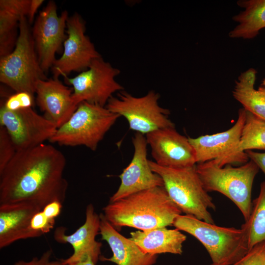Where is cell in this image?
Returning a JSON list of instances; mask_svg holds the SVG:
<instances>
[{"mask_svg":"<svg viewBox=\"0 0 265 265\" xmlns=\"http://www.w3.org/2000/svg\"><path fill=\"white\" fill-rule=\"evenodd\" d=\"M66 164L65 156L51 144L17 151L0 172V204L29 203L43 210L54 201L63 204Z\"/></svg>","mask_w":265,"mask_h":265,"instance_id":"cell-1","label":"cell"},{"mask_svg":"<svg viewBox=\"0 0 265 265\" xmlns=\"http://www.w3.org/2000/svg\"><path fill=\"white\" fill-rule=\"evenodd\" d=\"M103 211L105 218L117 230L129 227L145 231L173 225L175 218L182 213L164 186L109 202Z\"/></svg>","mask_w":265,"mask_h":265,"instance_id":"cell-2","label":"cell"},{"mask_svg":"<svg viewBox=\"0 0 265 265\" xmlns=\"http://www.w3.org/2000/svg\"><path fill=\"white\" fill-rule=\"evenodd\" d=\"M173 225L191 235L203 245L212 260L211 265H231L250 250L241 228L221 227L188 214L178 215Z\"/></svg>","mask_w":265,"mask_h":265,"instance_id":"cell-3","label":"cell"},{"mask_svg":"<svg viewBox=\"0 0 265 265\" xmlns=\"http://www.w3.org/2000/svg\"><path fill=\"white\" fill-rule=\"evenodd\" d=\"M151 168L159 175L172 201L185 214L214 223L209 209L215 210L212 198L204 189L195 166L173 168L149 160Z\"/></svg>","mask_w":265,"mask_h":265,"instance_id":"cell-4","label":"cell"},{"mask_svg":"<svg viewBox=\"0 0 265 265\" xmlns=\"http://www.w3.org/2000/svg\"><path fill=\"white\" fill-rule=\"evenodd\" d=\"M204 189L218 192L231 200L241 212L245 221L250 215L252 188L259 168L250 160L242 165L219 167L212 160L196 165Z\"/></svg>","mask_w":265,"mask_h":265,"instance_id":"cell-5","label":"cell"},{"mask_svg":"<svg viewBox=\"0 0 265 265\" xmlns=\"http://www.w3.org/2000/svg\"><path fill=\"white\" fill-rule=\"evenodd\" d=\"M27 17L21 18L16 46L0 57V81L15 92L35 94V85L47 77L40 65Z\"/></svg>","mask_w":265,"mask_h":265,"instance_id":"cell-6","label":"cell"},{"mask_svg":"<svg viewBox=\"0 0 265 265\" xmlns=\"http://www.w3.org/2000/svg\"><path fill=\"white\" fill-rule=\"evenodd\" d=\"M120 117L106 106L81 102L68 121L57 128L49 141L62 146H84L95 151Z\"/></svg>","mask_w":265,"mask_h":265,"instance_id":"cell-7","label":"cell"},{"mask_svg":"<svg viewBox=\"0 0 265 265\" xmlns=\"http://www.w3.org/2000/svg\"><path fill=\"white\" fill-rule=\"evenodd\" d=\"M159 95L150 91L142 97H135L121 91L112 97L106 107L111 112L123 116L130 129L146 134L160 129L175 128L168 118L169 111L159 105Z\"/></svg>","mask_w":265,"mask_h":265,"instance_id":"cell-8","label":"cell"},{"mask_svg":"<svg viewBox=\"0 0 265 265\" xmlns=\"http://www.w3.org/2000/svg\"><path fill=\"white\" fill-rule=\"evenodd\" d=\"M120 70L100 57L94 59L89 67L73 78L65 77L73 86V99L78 106L82 102L106 106L115 92L123 91L115 78Z\"/></svg>","mask_w":265,"mask_h":265,"instance_id":"cell-9","label":"cell"},{"mask_svg":"<svg viewBox=\"0 0 265 265\" xmlns=\"http://www.w3.org/2000/svg\"><path fill=\"white\" fill-rule=\"evenodd\" d=\"M0 126L7 131L17 151L49 141L57 129L53 122L31 107L11 111L2 105L0 108Z\"/></svg>","mask_w":265,"mask_h":265,"instance_id":"cell-10","label":"cell"},{"mask_svg":"<svg viewBox=\"0 0 265 265\" xmlns=\"http://www.w3.org/2000/svg\"><path fill=\"white\" fill-rule=\"evenodd\" d=\"M66 28L67 37L63 43L62 55L51 68L54 78L67 77L73 71L82 72L94 59L101 57L85 35V23L79 14L68 17Z\"/></svg>","mask_w":265,"mask_h":265,"instance_id":"cell-11","label":"cell"},{"mask_svg":"<svg viewBox=\"0 0 265 265\" xmlns=\"http://www.w3.org/2000/svg\"><path fill=\"white\" fill-rule=\"evenodd\" d=\"M68 17L66 10L59 16L55 3L50 0L34 22L32 37L40 65L45 73L52 67L56 59L55 53L67 37L65 29Z\"/></svg>","mask_w":265,"mask_h":265,"instance_id":"cell-12","label":"cell"},{"mask_svg":"<svg viewBox=\"0 0 265 265\" xmlns=\"http://www.w3.org/2000/svg\"><path fill=\"white\" fill-rule=\"evenodd\" d=\"M245 114L246 110L240 108L236 122L226 131L197 138H188L195 151L197 164L212 160L218 166L223 167L233 163H245L236 154Z\"/></svg>","mask_w":265,"mask_h":265,"instance_id":"cell-13","label":"cell"},{"mask_svg":"<svg viewBox=\"0 0 265 265\" xmlns=\"http://www.w3.org/2000/svg\"><path fill=\"white\" fill-rule=\"evenodd\" d=\"M134 153L131 161L119 176L120 185L110 197L113 202L132 194L157 186H164L161 177L155 173L147 158L146 136L136 132L132 138Z\"/></svg>","mask_w":265,"mask_h":265,"instance_id":"cell-14","label":"cell"},{"mask_svg":"<svg viewBox=\"0 0 265 265\" xmlns=\"http://www.w3.org/2000/svg\"><path fill=\"white\" fill-rule=\"evenodd\" d=\"M155 162L161 166L182 168L196 165L195 151L188 138L175 128L158 129L146 134Z\"/></svg>","mask_w":265,"mask_h":265,"instance_id":"cell-15","label":"cell"},{"mask_svg":"<svg viewBox=\"0 0 265 265\" xmlns=\"http://www.w3.org/2000/svg\"><path fill=\"white\" fill-rule=\"evenodd\" d=\"M100 218L95 212L92 204L86 209L85 221L74 233L65 234L64 227H58L54 233L55 240L61 243H69L73 253L69 258L62 260L65 265H71L90 257L96 265L101 254L102 243L96 240L100 231Z\"/></svg>","mask_w":265,"mask_h":265,"instance_id":"cell-16","label":"cell"},{"mask_svg":"<svg viewBox=\"0 0 265 265\" xmlns=\"http://www.w3.org/2000/svg\"><path fill=\"white\" fill-rule=\"evenodd\" d=\"M36 103L44 116L59 128L72 115L78 105L72 97V90L58 78L39 80L35 85Z\"/></svg>","mask_w":265,"mask_h":265,"instance_id":"cell-17","label":"cell"},{"mask_svg":"<svg viewBox=\"0 0 265 265\" xmlns=\"http://www.w3.org/2000/svg\"><path fill=\"white\" fill-rule=\"evenodd\" d=\"M42 211L29 203L0 204V248L19 240L41 236L30 225L33 216Z\"/></svg>","mask_w":265,"mask_h":265,"instance_id":"cell-18","label":"cell"},{"mask_svg":"<svg viewBox=\"0 0 265 265\" xmlns=\"http://www.w3.org/2000/svg\"><path fill=\"white\" fill-rule=\"evenodd\" d=\"M99 233L102 239L109 245L112 256L110 258L102 257L103 261L114 263L117 265H154L158 255L144 253L130 238L120 234L105 218L103 213L100 214Z\"/></svg>","mask_w":265,"mask_h":265,"instance_id":"cell-19","label":"cell"},{"mask_svg":"<svg viewBox=\"0 0 265 265\" xmlns=\"http://www.w3.org/2000/svg\"><path fill=\"white\" fill-rule=\"evenodd\" d=\"M133 241L145 253L158 255L162 253L181 255L183 244L186 237L176 228L162 227L145 231L138 230L130 233Z\"/></svg>","mask_w":265,"mask_h":265,"instance_id":"cell-20","label":"cell"},{"mask_svg":"<svg viewBox=\"0 0 265 265\" xmlns=\"http://www.w3.org/2000/svg\"><path fill=\"white\" fill-rule=\"evenodd\" d=\"M30 0H0V57L14 50L22 17H27Z\"/></svg>","mask_w":265,"mask_h":265,"instance_id":"cell-21","label":"cell"},{"mask_svg":"<svg viewBox=\"0 0 265 265\" xmlns=\"http://www.w3.org/2000/svg\"><path fill=\"white\" fill-rule=\"evenodd\" d=\"M243 10L233 17L237 26L229 32L232 38L250 39L265 28V0H239Z\"/></svg>","mask_w":265,"mask_h":265,"instance_id":"cell-22","label":"cell"},{"mask_svg":"<svg viewBox=\"0 0 265 265\" xmlns=\"http://www.w3.org/2000/svg\"><path fill=\"white\" fill-rule=\"evenodd\" d=\"M256 74L253 68L241 73L235 81L232 93L244 109L265 121V95L254 88Z\"/></svg>","mask_w":265,"mask_h":265,"instance_id":"cell-23","label":"cell"},{"mask_svg":"<svg viewBox=\"0 0 265 265\" xmlns=\"http://www.w3.org/2000/svg\"><path fill=\"white\" fill-rule=\"evenodd\" d=\"M252 149H265V121L246 110L245 122L236 154L247 162L249 159L245 151Z\"/></svg>","mask_w":265,"mask_h":265,"instance_id":"cell-24","label":"cell"},{"mask_svg":"<svg viewBox=\"0 0 265 265\" xmlns=\"http://www.w3.org/2000/svg\"><path fill=\"white\" fill-rule=\"evenodd\" d=\"M241 228L245 233L249 249L265 241V181L262 183L259 194L252 202L248 219Z\"/></svg>","mask_w":265,"mask_h":265,"instance_id":"cell-25","label":"cell"},{"mask_svg":"<svg viewBox=\"0 0 265 265\" xmlns=\"http://www.w3.org/2000/svg\"><path fill=\"white\" fill-rule=\"evenodd\" d=\"M17 151L6 129L0 126V172L12 159Z\"/></svg>","mask_w":265,"mask_h":265,"instance_id":"cell-26","label":"cell"},{"mask_svg":"<svg viewBox=\"0 0 265 265\" xmlns=\"http://www.w3.org/2000/svg\"><path fill=\"white\" fill-rule=\"evenodd\" d=\"M33 105L34 95L26 92H15L2 103L5 108L11 111L31 107Z\"/></svg>","mask_w":265,"mask_h":265,"instance_id":"cell-27","label":"cell"},{"mask_svg":"<svg viewBox=\"0 0 265 265\" xmlns=\"http://www.w3.org/2000/svg\"><path fill=\"white\" fill-rule=\"evenodd\" d=\"M231 265H265V241L256 244L241 259Z\"/></svg>","mask_w":265,"mask_h":265,"instance_id":"cell-28","label":"cell"},{"mask_svg":"<svg viewBox=\"0 0 265 265\" xmlns=\"http://www.w3.org/2000/svg\"><path fill=\"white\" fill-rule=\"evenodd\" d=\"M55 219L48 217L40 211L36 213L31 221V228L41 236L49 232L54 227Z\"/></svg>","mask_w":265,"mask_h":265,"instance_id":"cell-29","label":"cell"},{"mask_svg":"<svg viewBox=\"0 0 265 265\" xmlns=\"http://www.w3.org/2000/svg\"><path fill=\"white\" fill-rule=\"evenodd\" d=\"M52 254V250L49 249L39 257H33L29 261L19 260L16 262L13 265H65L62 260H51Z\"/></svg>","mask_w":265,"mask_h":265,"instance_id":"cell-30","label":"cell"},{"mask_svg":"<svg viewBox=\"0 0 265 265\" xmlns=\"http://www.w3.org/2000/svg\"><path fill=\"white\" fill-rule=\"evenodd\" d=\"M62 207V203L58 201H54L45 206L42 211L48 217L55 219L60 214Z\"/></svg>","mask_w":265,"mask_h":265,"instance_id":"cell-31","label":"cell"},{"mask_svg":"<svg viewBox=\"0 0 265 265\" xmlns=\"http://www.w3.org/2000/svg\"><path fill=\"white\" fill-rule=\"evenodd\" d=\"M250 160L254 161L265 175V153H258L251 150L245 151Z\"/></svg>","mask_w":265,"mask_h":265,"instance_id":"cell-32","label":"cell"},{"mask_svg":"<svg viewBox=\"0 0 265 265\" xmlns=\"http://www.w3.org/2000/svg\"><path fill=\"white\" fill-rule=\"evenodd\" d=\"M43 0H30L27 19L29 24H32L35 13L41 5L43 3Z\"/></svg>","mask_w":265,"mask_h":265,"instance_id":"cell-33","label":"cell"},{"mask_svg":"<svg viewBox=\"0 0 265 265\" xmlns=\"http://www.w3.org/2000/svg\"><path fill=\"white\" fill-rule=\"evenodd\" d=\"M71 265H96L91 257H88L84 260Z\"/></svg>","mask_w":265,"mask_h":265,"instance_id":"cell-34","label":"cell"},{"mask_svg":"<svg viewBox=\"0 0 265 265\" xmlns=\"http://www.w3.org/2000/svg\"><path fill=\"white\" fill-rule=\"evenodd\" d=\"M258 90L260 91L261 93L264 94L265 95V87L263 86L260 87L258 89Z\"/></svg>","mask_w":265,"mask_h":265,"instance_id":"cell-35","label":"cell"},{"mask_svg":"<svg viewBox=\"0 0 265 265\" xmlns=\"http://www.w3.org/2000/svg\"><path fill=\"white\" fill-rule=\"evenodd\" d=\"M262 86L265 87V78L264 79V80L263 81Z\"/></svg>","mask_w":265,"mask_h":265,"instance_id":"cell-36","label":"cell"}]
</instances>
